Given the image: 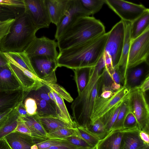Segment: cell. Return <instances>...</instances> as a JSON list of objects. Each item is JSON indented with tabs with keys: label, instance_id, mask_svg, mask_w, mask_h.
<instances>
[{
	"label": "cell",
	"instance_id": "cell-33",
	"mask_svg": "<svg viewBox=\"0 0 149 149\" xmlns=\"http://www.w3.org/2000/svg\"><path fill=\"white\" fill-rule=\"evenodd\" d=\"M90 132L98 137L100 140L104 138L109 133L99 119L86 128Z\"/></svg>",
	"mask_w": 149,
	"mask_h": 149
},
{
	"label": "cell",
	"instance_id": "cell-43",
	"mask_svg": "<svg viewBox=\"0 0 149 149\" xmlns=\"http://www.w3.org/2000/svg\"><path fill=\"white\" fill-rule=\"evenodd\" d=\"M135 127H137L138 129L136 118L133 113L131 111L126 117L124 123L123 128L129 129Z\"/></svg>",
	"mask_w": 149,
	"mask_h": 149
},
{
	"label": "cell",
	"instance_id": "cell-36",
	"mask_svg": "<svg viewBox=\"0 0 149 149\" xmlns=\"http://www.w3.org/2000/svg\"><path fill=\"white\" fill-rule=\"evenodd\" d=\"M0 5L13 9L19 13L25 11L24 0H0Z\"/></svg>",
	"mask_w": 149,
	"mask_h": 149
},
{
	"label": "cell",
	"instance_id": "cell-25",
	"mask_svg": "<svg viewBox=\"0 0 149 149\" xmlns=\"http://www.w3.org/2000/svg\"><path fill=\"white\" fill-rule=\"evenodd\" d=\"M17 107L14 108L6 120L0 128V140L14 131L16 128L19 116Z\"/></svg>",
	"mask_w": 149,
	"mask_h": 149
},
{
	"label": "cell",
	"instance_id": "cell-18",
	"mask_svg": "<svg viewBox=\"0 0 149 149\" xmlns=\"http://www.w3.org/2000/svg\"><path fill=\"white\" fill-rule=\"evenodd\" d=\"M51 22L56 26L61 22L69 6L70 0H45Z\"/></svg>",
	"mask_w": 149,
	"mask_h": 149
},
{
	"label": "cell",
	"instance_id": "cell-55",
	"mask_svg": "<svg viewBox=\"0 0 149 149\" xmlns=\"http://www.w3.org/2000/svg\"><path fill=\"white\" fill-rule=\"evenodd\" d=\"M31 149H38V147L36 143H35L31 146Z\"/></svg>",
	"mask_w": 149,
	"mask_h": 149
},
{
	"label": "cell",
	"instance_id": "cell-49",
	"mask_svg": "<svg viewBox=\"0 0 149 149\" xmlns=\"http://www.w3.org/2000/svg\"><path fill=\"white\" fill-rule=\"evenodd\" d=\"M140 90L144 93L149 89V76H147L141 83V85L138 86Z\"/></svg>",
	"mask_w": 149,
	"mask_h": 149
},
{
	"label": "cell",
	"instance_id": "cell-15",
	"mask_svg": "<svg viewBox=\"0 0 149 149\" xmlns=\"http://www.w3.org/2000/svg\"><path fill=\"white\" fill-rule=\"evenodd\" d=\"M29 93L22 90L11 91H0V112L16 107L24 102Z\"/></svg>",
	"mask_w": 149,
	"mask_h": 149
},
{
	"label": "cell",
	"instance_id": "cell-5",
	"mask_svg": "<svg viewBox=\"0 0 149 149\" xmlns=\"http://www.w3.org/2000/svg\"><path fill=\"white\" fill-rule=\"evenodd\" d=\"M128 97L139 130L149 134V107L144 93L136 86L130 88Z\"/></svg>",
	"mask_w": 149,
	"mask_h": 149
},
{
	"label": "cell",
	"instance_id": "cell-48",
	"mask_svg": "<svg viewBox=\"0 0 149 149\" xmlns=\"http://www.w3.org/2000/svg\"><path fill=\"white\" fill-rule=\"evenodd\" d=\"M13 109H11L4 111L0 112V128L6 120Z\"/></svg>",
	"mask_w": 149,
	"mask_h": 149
},
{
	"label": "cell",
	"instance_id": "cell-14",
	"mask_svg": "<svg viewBox=\"0 0 149 149\" xmlns=\"http://www.w3.org/2000/svg\"><path fill=\"white\" fill-rule=\"evenodd\" d=\"M91 15L90 12L83 6L80 0H70L64 16L56 26L55 39L57 40L64 31L78 18Z\"/></svg>",
	"mask_w": 149,
	"mask_h": 149
},
{
	"label": "cell",
	"instance_id": "cell-38",
	"mask_svg": "<svg viewBox=\"0 0 149 149\" xmlns=\"http://www.w3.org/2000/svg\"><path fill=\"white\" fill-rule=\"evenodd\" d=\"M19 14L13 9L0 5V22L15 19Z\"/></svg>",
	"mask_w": 149,
	"mask_h": 149
},
{
	"label": "cell",
	"instance_id": "cell-22",
	"mask_svg": "<svg viewBox=\"0 0 149 149\" xmlns=\"http://www.w3.org/2000/svg\"><path fill=\"white\" fill-rule=\"evenodd\" d=\"M27 97L33 98L36 102L37 107V114L34 116L58 118L56 109L46 101L39 97L33 91L29 92Z\"/></svg>",
	"mask_w": 149,
	"mask_h": 149
},
{
	"label": "cell",
	"instance_id": "cell-8",
	"mask_svg": "<svg viewBox=\"0 0 149 149\" xmlns=\"http://www.w3.org/2000/svg\"><path fill=\"white\" fill-rule=\"evenodd\" d=\"M130 89L127 85H124L114 91L109 98H104L98 96L94 103L90 125L101 118L116 104L124 101L127 97Z\"/></svg>",
	"mask_w": 149,
	"mask_h": 149
},
{
	"label": "cell",
	"instance_id": "cell-4",
	"mask_svg": "<svg viewBox=\"0 0 149 149\" xmlns=\"http://www.w3.org/2000/svg\"><path fill=\"white\" fill-rule=\"evenodd\" d=\"M38 30L25 11L19 13L15 18L9 33L0 42V51L3 52H24L36 37Z\"/></svg>",
	"mask_w": 149,
	"mask_h": 149
},
{
	"label": "cell",
	"instance_id": "cell-26",
	"mask_svg": "<svg viewBox=\"0 0 149 149\" xmlns=\"http://www.w3.org/2000/svg\"><path fill=\"white\" fill-rule=\"evenodd\" d=\"M3 53L6 56L11 58L36 76L38 77L32 65L30 58L24 51Z\"/></svg>",
	"mask_w": 149,
	"mask_h": 149
},
{
	"label": "cell",
	"instance_id": "cell-27",
	"mask_svg": "<svg viewBox=\"0 0 149 149\" xmlns=\"http://www.w3.org/2000/svg\"><path fill=\"white\" fill-rule=\"evenodd\" d=\"M34 117L41 123L47 133L61 128H71L58 118Z\"/></svg>",
	"mask_w": 149,
	"mask_h": 149
},
{
	"label": "cell",
	"instance_id": "cell-53",
	"mask_svg": "<svg viewBox=\"0 0 149 149\" xmlns=\"http://www.w3.org/2000/svg\"><path fill=\"white\" fill-rule=\"evenodd\" d=\"M0 149H11L4 138L0 140Z\"/></svg>",
	"mask_w": 149,
	"mask_h": 149
},
{
	"label": "cell",
	"instance_id": "cell-34",
	"mask_svg": "<svg viewBox=\"0 0 149 149\" xmlns=\"http://www.w3.org/2000/svg\"><path fill=\"white\" fill-rule=\"evenodd\" d=\"M83 6L93 15L98 12L105 3V0H80Z\"/></svg>",
	"mask_w": 149,
	"mask_h": 149
},
{
	"label": "cell",
	"instance_id": "cell-9",
	"mask_svg": "<svg viewBox=\"0 0 149 149\" xmlns=\"http://www.w3.org/2000/svg\"><path fill=\"white\" fill-rule=\"evenodd\" d=\"M105 3L125 21L132 22L146 10L141 4L122 0H105Z\"/></svg>",
	"mask_w": 149,
	"mask_h": 149
},
{
	"label": "cell",
	"instance_id": "cell-2",
	"mask_svg": "<svg viewBox=\"0 0 149 149\" xmlns=\"http://www.w3.org/2000/svg\"><path fill=\"white\" fill-rule=\"evenodd\" d=\"M108 35V32L60 51L56 60L58 67L73 70L94 65L104 53Z\"/></svg>",
	"mask_w": 149,
	"mask_h": 149
},
{
	"label": "cell",
	"instance_id": "cell-47",
	"mask_svg": "<svg viewBox=\"0 0 149 149\" xmlns=\"http://www.w3.org/2000/svg\"><path fill=\"white\" fill-rule=\"evenodd\" d=\"M102 92L100 97L104 98H108L111 97L114 92L113 91L110 86L103 84Z\"/></svg>",
	"mask_w": 149,
	"mask_h": 149
},
{
	"label": "cell",
	"instance_id": "cell-44",
	"mask_svg": "<svg viewBox=\"0 0 149 149\" xmlns=\"http://www.w3.org/2000/svg\"><path fill=\"white\" fill-rule=\"evenodd\" d=\"M34 128L38 134L45 140L47 139V132L39 121L34 116H31Z\"/></svg>",
	"mask_w": 149,
	"mask_h": 149
},
{
	"label": "cell",
	"instance_id": "cell-30",
	"mask_svg": "<svg viewBox=\"0 0 149 149\" xmlns=\"http://www.w3.org/2000/svg\"><path fill=\"white\" fill-rule=\"evenodd\" d=\"M89 68H82L73 70L74 72V80L76 84L78 94L82 92L86 86Z\"/></svg>",
	"mask_w": 149,
	"mask_h": 149
},
{
	"label": "cell",
	"instance_id": "cell-39",
	"mask_svg": "<svg viewBox=\"0 0 149 149\" xmlns=\"http://www.w3.org/2000/svg\"><path fill=\"white\" fill-rule=\"evenodd\" d=\"M23 103L28 115L34 116L36 115L37 104L34 98L27 97L24 100Z\"/></svg>",
	"mask_w": 149,
	"mask_h": 149
},
{
	"label": "cell",
	"instance_id": "cell-12",
	"mask_svg": "<svg viewBox=\"0 0 149 149\" xmlns=\"http://www.w3.org/2000/svg\"><path fill=\"white\" fill-rule=\"evenodd\" d=\"M32 65L42 82L56 83L55 71L58 67L56 60L46 56L30 58Z\"/></svg>",
	"mask_w": 149,
	"mask_h": 149
},
{
	"label": "cell",
	"instance_id": "cell-7",
	"mask_svg": "<svg viewBox=\"0 0 149 149\" xmlns=\"http://www.w3.org/2000/svg\"><path fill=\"white\" fill-rule=\"evenodd\" d=\"M125 22L121 20L108 32L104 52L111 58L113 67L118 63L124 42Z\"/></svg>",
	"mask_w": 149,
	"mask_h": 149
},
{
	"label": "cell",
	"instance_id": "cell-42",
	"mask_svg": "<svg viewBox=\"0 0 149 149\" xmlns=\"http://www.w3.org/2000/svg\"><path fill=\"white\" fill-rule=\"evenodd\" d=\"M63 139L66 142L77 146L86 148L93 147L82 139L76 136H71Z\"/></svg>",
	"mask_w": 149,
	"mask_h": 149
},
{
	"label": "cell",
	"instance_id": "cell-17",
	"mask_svg": "<svg viewBox=\"0 0 149 149\" xmlns=\"http://www.w3.org/2000/svg\"><path fill=\"white\" fill-rule=\"evenodd\" d=\"M120 130L122 135L120 149H139L146 144L140 138L137 127Z\"/></svg>",
	"mask_w": 149,
	"mask_h": 149
},
{
	"label": "cell",
	"instance_id": "cell-31",
	"mask_svg": "<svg viewBox=\"0 0 149 149\" xmlns=\"http://www.w3.org/2000/svg\"><path fill=\"white\" fill-rule=\"evenodd\" d=\"M76 131V136L82 139L93 147L96 146L100 140L86 128L77 126Z\"/></svg>",
	"mask_w": 149,
	"mask_h": 149
},
{
	"label": "cell",
	"instance_id": "cell-24",
	"mask_svg": "<svg viewBox=\"0 0 149 149\" xmlns=\"http://www.w3.org/2000/svg\"><path fill=\"white\" fill-rule=\"evenodd\" d=\"M52 91L55 97L57 106L58 118L71 127L76 128L77 125L72 119L64 103V99L54 91L52 90Z\"/></svg>",
	"mask_w": 149,
	"mask_h": 149
},
{
	"label": "cell",
	"instance_id": "cell-32",
	"mask_svg": "<svg viewBox=\"0 0 149 149\" xmlns=\"http://www.w3.org/2000/svg\"><path fill=\"white\" fill-rule=\"evenodd\" d=\"M76 128H61L47 133V139H63L70 136H76Z\"/></svg>",
	"mask_w": 149,
	"mask_h": 149
},
{
	"label": "cell",
	"instance_id": "cell-11",
	"mask_svg": "<svg viewBox=\"0 0 149 149\" xmlns=\"http://www.w3.org/2000/svg\"><path fill=\"white\" fill-rule=\"evenodd\" d=\"M6 57L8 61V65L10 69L24 91L29 93L42 84V80L38 77L11 58Z\"/></svg>",
	"mask_w": 149,
	"mask_h": 149
},
{
	"label": "cell",
	"instance_id": "cell-21",
	"mask_svg": "<svg viewBox=\"0 0 149 149\" xmlns=\"http://www.w3.org/2000/svg\"><path fill=\"white\" fill-rule=\"evenodd\" d=\"M149 29V9L147 8L139 17L130 23V33L131 40L142 34Z\"/></svg>",
	"mask_w": 149,
	"mask_h": 149
},
{
	"label": "cell",
	"instance_id": "cell-29",
	"mask_svg": "<svg viewBox=\"0 0 149 149\" xmlns=\"http://www.w3.org/2000/svg\"><path fill=\"white\" fill-rule=\"evenodd\" d=\"M123 102V101L121 102L116 104L100 118L104 124L106 130L108 133L111 131L116 121Z\"/></svg>",
	"mask_w": 149,
	"mask_h": 149
},
{
	"label": "cell",
	"instance_id": "cell-19",
	"mask_svg": "<svg viewBox=\"0 0 149 149\" xmlns=\"http://www.w3.org/2000/svg\"><path fill=\"white\" fill-rule=\"evenodd\" d=\"M4 138L11 149H31L36 143L31 136L18 132H13Z\"/></svg>",
	"mask_w": 149,
	"mask_h": 149
},
{
	"label": "cell",
	"instance_id": "cell-3",
	"mask_svg": "<svg viewBox=\"0 0 149 149\" xmlns=\"http://www.w3.org/2000/svg\"><path fill=\"white\" fill-rule=\"evenodd\" d=\"M105 33V27L99 20L90 16L79 17L57 40L59 52L95 38Z\"/></svg>",
	"mask_w": 149,
	"mask_h": 149
},
{
	"label": "cell",
	"instance_id": "cell-13",
	"mask_svg": "<svg viewBox=\"0 0 149 149\" xmlns=\"http://www.w3.org/2000/svg\"><path fill=\"white\" fill-rule=\"evenodd\" d=\"M57 42L45 36L36 37L27 47L24 52L29 58L38 56H46L56 60L58 53Z\"/></svg>",
	"mask_w": 149,
	"mask_h": 149
},
{
	"label": "cell",
	"instance_id": "cell-1",
	"mask_svg": "<svg viewBox=\"0 0 149 149\" xmlns=\"http://www.w3.org/2000/svg\"><path fill=\"white\" fill-rule=\"evenodd\" d=\"M105 66L102 55L95 64L89 68L86 86L72 102V115L77 126L87 128L90 125L95 101L102 84L104 69L101 72Z\"/></svg>",
	"mask_w": 149,
	"mask_h": 149
},
{
	"label": "cell",
	"instance_id": "cell-20",
	"mask_svg": "<svg viewBox=\"0 0 149 149\" xmlns=\"http://www.w3.org/2000/svg\"><path fill=\"white\" fill-rule=\"evenodd\" d=\"M21 90H22V88L8 64L0 67V91H11Z\"/></svg>",
	"mask_w": 149,
	"mask_h": 149
},
{
	"label": "cell",
	"instance_id": "cell-16",
	"mask_svg": "<svg viewBox=\"0 0 149 149\" xmlns=\"http://www.w3.org/2000/svg\"><path fill=\"white\" fill-rule=\"evenodd\" d=\"M125 22V32L124 45L119 61L114 68L115 70L118 71L120 73L123 80V85H127L128 76V72L127 68L131 40L130 33V23L127 22Z\"/></svg>",
	"mask_w": 149,
	"mask_h": 149
},
{
	"label": "cell",
	"instance_id": "cell-35",
	"mask_svg": "<svg viewBox=\"0 0 149 149\" xmlns=\"http://www.w3.org/2000/svg\"><path fill=\"white\" fill-rule=\"evenodd\" d=\"M58 95L69 102H72L73 98L70 94L62 86L56 83L51 84L43 82Z\"/></svg>",
	"mask_w": 149,
	"mask_h": 149
},
{
	"label": "cell",
	"instance_id": "cell-51",
	"mask_svg": "<svg viewBox=\"0 0 149 149\" xmlns=\"http://www.w3.org/2000/svg\"><path fill=\"white\" fill-rule=\"evenodd\" d=\"M139 135L141 139L147 144H149V134L143 131H140Z\"/></svg>",
	"mask_w": 149,
	"mask_h": 149
},
{
	"label": "cell",
	"instance_id": "cell-23",
	"mask_svg": "<svg viewBox=\"0 0 149 149\" xmlns=\"http://www.w3.org/2000/svg\"><path fill=\"white\" fill-rule=\"evenodd\" d=\"M122 135L120 130L111 131L99 141L97 149H120Z\"/></svg>",
	"mask_w": 149,
	"mask_h": 149
},
{
	"label": "cell",
	"instance_id": "cell-6",
	"mask_svg": "<svg viewBox=\"0 0 149 149\" xmlns=\"http://www.w3.org/2000/svg\"><path fill=\"white\" fill-rule=\"evenodd\" d=\"M149 29L142 34L131 41L128 58L127 70L144 63H148Z\"/></svg>",
	"mask_w": 149,
	"mask_h": 149
},
{
	"label": "cell",
	"instance_id": "cell-10",
	"mask_svg": "<svg viewBox=\"0 0 149 149\" xmlns=\"http://www.w3.org/2000/svg\"><path fill=\"white\" fill-rule=\"evenodd\" d=\"M25 11L38 30L49 27L50 20L45 0H24Z\"/></svg>",
	"mask_w": 149,
	"mask_h": 149
},
{
	"label": "cell",
	"instance_id": "cell-41",
	"mask_svg": "<svg viewBox=\"0 0 149 149\" xmlns=\"http://www.w3.org/2000/svg\"><path fill=\"white\" fill-rule=\"evenodd\" d=\"M15 19L0 22V43L2 39L10 32L11 26Z\"/></svg>",
	"mask_w": 149,
	"mask_h": 149
},
{
	"label": "cell",
	"instance_id": "cell-46",
	"mask_svg": "<svg viewBox=\"0 0 149 149\" xmlns=\"http://www.w3.org/2000/svg\"><path fill=\"white\" fill-rule=\"evenodd\" d=\"M83 148L73 145L67 142L61 144L51 146L46 149H81Z\"/></svg>",
	"mask_w": 149,
	"mask_h": 149
},
{
	"label": "cell",
	"instance_id": "cell-40",
	"mask_svg": "<svg viewBox=\"0 0 149 149\" xmlns=\"http://www.w3.org/2000/svg\"><path fill=\"white\" fill-rule=\"evenodd\" d=\"M66 142L63 139H47L36 143L38 149H46L51 146L58 145Z\"/></svg>",
	"mask_w": 149,
	"mask_h": 149
},
{
	"label": "cell",
	"instance_id": "cell-45",
	"mask_svg": "<svg viewBox=\"0 0 149 149\" xmlns=\"http://www.w3.org/2000/svg\"><path fill=\"white\" fill-rule=\"evenodd\" d=\"M16 131L27 135L33 138L32 134L30 129L19 116L17 126L13 132Z\"/></svg>",
	"mask_w": 149,
	"mask_h": 149
},
{
	"label": "cell",
	"instance_id": "cell-54",
	"mask_svg": "<svg viewBox=\"0 0 149 149\" xmlns=\"http://www.w3.org/2000/svg\"><path fill=\"white\" fill-rule=\"evenodd\" d=\"M139 149H149V144H145Z\"/></svg>",
	"mask_w": 149,
	"mask_h": 149
},
{
	"label": "cell",
	"instance_id": "cell-52",
	"mask_svg": "<svg viewBox=\"0 0 149 149\" xmlns=\"http://www.w3.org/2000/svg\"><path fill=\"white\" fill-rule=\"evenodd\" d=\"M8 62L3 52L0 51V67L7 65Z\"/></svg>",
	"mask_w": 149,
	"mask_h": 149
},
{
	"label": "cell",
	"instance_id": "cell-28",
	"mask_svg": "<svg viewBox=\"0 0 149 149\" xmlns=\"http://www.w3.org/2000/svg\"><path fill=\"white\" fill-rule=\"evenodd\" d=\"M131 111L128 95L122 103L117 118L111 130H120L123 129L124 123L127 114Z\"/></svg>",
	"mask_w": 149,
	"mask_h": 149
},
{
	"label": "cell",
	"instance_id": "cell-37",
	"mask_svg": "<svg viewBox=\"0 0 149 149\" xmlns=\"http://www.w3.org/2000/svg\"><path fill=\"white\" fill-rule=\"evenodd\" d=\"M139 65L134 68L131 71L128 77L127 78V82L128 81L130 86H134L139 82L140 79L143 74L144 71V68L143 66H139Z\"/></svg>",
	"mask_w": 149,
	"mask_h": 149
},
{
	"label": "cell",
	"instance_id": "cell-56",
	"mask_svg": "<svg viewBox=\"0 0 149 149\" xmlns=\"http://www.w3.org/2000/svg\"><path fill=\"white\" fill-rule=\"evenodd\" d=\"M81 149H97L96 146L92 148H84Z\"/></svg>",
	"mask_w": 149,
	"mask_h": 149
},
{
	"label": "cell",
	"instance_id": "cell-50",
	"mask_svg": "<svg viewBox=\"0 0 149 149\" xmlns=\"http://www.w3.org/2000/svg\"><path fill=\"white\" fill-rule=\"evenodd\" d=\"M17 110L19 116H24L28 115L24 107L23 102L19 103L17 106Z\"/></svg>",
	"mask_w": 149,
	"mask_h": 149
}]
</instances>
